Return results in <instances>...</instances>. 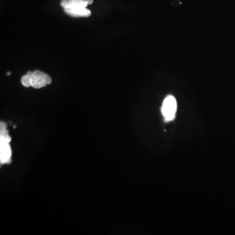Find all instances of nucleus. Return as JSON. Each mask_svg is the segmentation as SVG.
Here are the masks:
<instances>
[{
	"mask_svg": "<svg viewBox=\"0 0 235 235\" xmlns=\"http://www.w3.org/2000/svg\"><path fill=\"white\" fill-rule=\"evenodd\" d=\"M1 134H0V159L1 163H9L11 160L12 152L9 143L11 138L8 133L7 125L3 122L0 124Z\"/></svg>",
	"mask_w": 235,
	"mask_h": 235,
	"instance_id": "1",
	"label": "nucleus"
},
{
	"mask_svg": "<svg viewBox=\"0 0 235 235\" xmlns=\"http://www.w3.org/2000/svg\"><path fill=\"white\" fill-rule=\"evenodd\" d=\"M29 76L30 83L33 88L39 89L52 83V78L47 74L39 70L28 71L26 73Z\"/></svg>",
	"mask_w": 235,
	"mask_h": 235,
	"instance_id": "2",
	"label": "nucleus"
},
{
	"mask_svg": "<svg viewBox=\"0 0 235 235\" xmlns=\"http://www.w3.org/2000/svg\"><path fill=\"white\" fill-rule=\"evenodd\" d=\"M177 110L176 99L172 95L166 97L163 103L162 112L166 121H171L175 117Z\"/></svg>",
	"mask_w": 235,
	"mask_h": 235,
	"instance_id": "3",
	"label": "nucleus"
},
{
	"mask_svg": "<svg viewBox=\"0 0 235 235\" xmlns=\"http://www.w3.org/2000/svg\"><path fill=\"white\" fill-rule=\"evenodd\" d=\"M67 15L72 17H88L91 15V11L86 7H75L71 9H64Z\"/></svg>",
	"mask_w": 235,
	"mask_h": 235,
	"instance_id": "4",
	"label": "nucleus"
},
{
	"mask_svg": "<svg viewBox=\"0 0 235 235\" xmlns=\"http://www.w3.org/2000/svg\"><path fill=\"white\" fill-rule=\"evenodd\" d=\"M61 5L64 9L75 7H86L88 5L87 0H62Z\"/></svg>",
	"mask_w": 235,
	"mask_h": 235,
	"instance_id": "5",
	"label": "nucleus"
},
{
	"mask_svg": "<svg viewBox=\"0 0 235 235\" xmlns=\"http://www.w3.org/2000/svg\"><path fill=\"white\" fill-rule=\"evenodd\" d=\"M21 83L24 86L27 87V88L31 86L29 76L28 75H27V74L25 75H24L21 78Z\"/></svg>",
	"mask_w": 235,
	"mask_h": 235,
	"instance_id": "6",
	"label": "nucleus"
},
{
	"mask_svg": "<svg viewBox=\"0 0 235 235\" xmlns=\"http://www.w3.org/2000/svg\"><path fill=\"white\" fill-rule=\"evenodd\" d=\"M87 1H88V5H90V4L93 3V2H94V0H87Z\"/></svg>",
	"mask_w": 235,
	"mask_h": 235,
	"instance_id": "7",
	"label": "nucleus"
},
{
	"mask_svg": "<svg viewBox=\"0 0 235 235\" xmlns=\"http://www.w3.org/2000/svg\"><path fill=\"white\" fill-rule=\"evenodd\" d=\"M10 73H7V75H10Z\"/></svg>",
	"mask_w": 235,
	"mask_h": 235,
	"instance_id": "8",
	"label": "nucleus"
}]
</instances>
